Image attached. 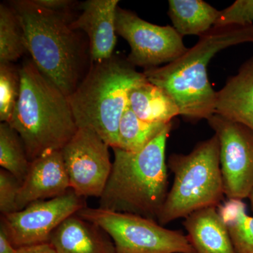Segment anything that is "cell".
<instances>
[{
	"mask_svg": "<svg viewBox=\"0 0 253 253\" xmlns=\"http://www.w3.org/2000/svg\"><path fill=\"white\" fill-rule=\"evenodd\" d=\"M253 24V0H237L229 7L219 11L214 26L221 27Z\"/></svg>",
	"mask_w": 253,
	"mask_h": 253,
	"instance_id": "cell-24",
	"label": "cell"
},
{
	"mask_svg": "<svg viewBox=\"0 0 253 253\" xmlns=\"http://www.w3.org/2000/svg\"><path fill=\"white\" fill-rule=\"evenodd\" d=\"M21 91L20 69L13 63H0V121L9 123Z\"/></svg>",
	"mask_w": 253,
	"mask_h": 253,
	"instance_id": "cell-23",
	"label": "cell"
},
{
	"mask_svg": "<svg viewBox=\"0 0 253 253\" xmlns=\"http://www.w3.org/2000/svg\"><path fill=\"white\" fill-rule=\"evenodd\" d=\"M49 244L57 253H116L109 234L77 214L67 218L55 229Z\"/></svg>",
	"mask_w": 253,
	"mask_h": 253,
	"instance_id": "cell-14",
	"label": "cell"
},
{
	"mask_svg": "<svg viewBox=\"0 0 253 253\" xmlns=\"http://www.w3.org/2000/svg\"><path fill=\"white\" fill-rule=\"evenodd\" d=\"M244 43H253V24L214 26L177 59L143 73L172 98L179 116L208 121L214 114L217 92L208 80V63L221 50Z\"/></svg>",
	"mask_w": 253,
	"mask_h": 253,
	"instance_id": "cell-1",
	"label": "cell"
},
{
	"mask_svg": "<svg viewBox=\"0 0 253 253\" xmlns=\"http://www.w3.org/2000/svg\"><path fill=\"white\" fill-rule=\"evenodd\" d=\"M118 0H87L81 3L82 13L71 21L74 31H83L89 38L91 62L109 59L117 42L116 20Z\"/></svg>",
	"mask_w": 253,
	"mask_h": 253,
	"instance_id": "cell-12",
	"label": "cell"
},
{
	"mask_svg": "<svg viewBox=\"0 0 253 253\" xmlns=\"http://www.w3.org/2000/svg\"><path fill=\"white\" fill-rule=\"evenodd\" d=\"M28 52L40 72L68 97L81 82L85 49L68 16L42 7L34 0H15Z\"/></svg>",
	"mask_w": 253,
	"mask_h": 253,
	"instance_id": "cell-4",
	"label": "cell"
},
{
	"mask_svg": "<svg viewBox=\"0 0 253 253\" xmlns=\"http://www.w3.org/2000/svg\"><path fill=\"white\" fill-rule=\"evenodd\" d=\"M208 121L219 139L224 194L228 200L248 199L253 186V131L217 114Z\"/></svg>",
	"mask_w": 253,
	"mask_h": 253,
	"instance_id": "cell-10",
	"label": "cell"
},
{
	"mask_svg": "<svg viewBox=\"0 0 253 253\" xmlns=\"http://www.w3.org/2000/svg\"><path fill=\"white\" fill-rule=\"evenodd\" d=\"M169 17L181 36L201 37L214 26L219 11L202 0H169Z\"/></svg>",
	"mask_w": 253,
	"mask_h": 253,
	"instance_id": "cell-18",
	"label": "cell"
},
{
	"mask_svg": "<svg viewBox=\"0 0 253 253\" xmlns=\"http://www.w3.org/2000/svg\"><path fill=\"white\" fill-rule=\"evenodd\" d=\"M230 234L236 253H253V217L243 201L228 200L217 207Z\"/></svg>",
	"mask_w": 253,
	"mask_h": 253,
	"instance_id": "cell-20",
	"label": "cell"
},
{
	"mask_svg": "<svg viewBox=\"0 0 253 253\" xmlns=\"http://www.w3.org/2000/svg\"><path fill=\"white\" fill-rule=\"evenodd\" d=\"M183 226L197 253H236L227 226L217 207L198 210L184 218Z\"/></svg>",
	"mask_w": 253,
	"mask_h": 253,
	"instance_id": "cell-16",
	"label": "cell"
},
{
	"mask_svg": "<svg viewBox=\"0 0 253 253\" xmlns=\"http://www.w3.org/2000/svg\"><path fill=\"white\" fill-rule=\"evenodd\" d=\"M0 253H17V249L13 246L4 226L0 224Z\"/></svg>",
	"mask_w": 253,
	"mask_h": 253,
	"instance_id": "cell-28",
	"label": "cell"
},
{
	"mask_svg": "<svg viewBox=\"0 0 253 253\" xmlns=\"http://www.w3.org/2000/svg\"><path fill=\"white\" fill-rule=\"evenodd\" d=\"M167 165L174 178L158 215L161 225L202 208L220 206L225 194L215 134L196 144L189 154H171Z\"/></svg>",
	"mask_w": 253,
	"mask_h": 253,
	"instance_id": "cell-6",
	"label": "cell"
},
{
	"mask_svg": "<svg viewBox=\"0 0 253 253\" xmlns=\"http://www.w3.org/2000/svg\"><path fill=\"white\" fill-rule=\"evenodd\" d=\"M21 182L11 173L1 168L0 169V212L2 214L18 211L17 198Z\"/></svg>",
	"mask_w": 253,
	"mask_h": 253,
	"instance_id": "cell-25",
	"label": "cell"
},
{
	"mask_svg": "<svg viewBox=\"0 0 253 253\" xmlns=\"http://www.w3.org/2000/svg\"><path fill=\"white\" fill-rule=\"evenodd\" d=\"M147 81L127 60L113 54L91 62L87 73L68 101L79 128L91 129L114 149L118 145V128L129 106L131 91Z\"/></svg>",
	"mask_w": 253,
	"mask_h": 253,
	"instance_id": "cell-5",
	"label": "cell"
},
{
	"mask_svg": "<svg viewBox=\"0 0 253 253\" xmlns=\"http://www.w3.org/2000/svg\"><path fill=\"white\" fill-rule=\"evenodd\" d=\"M172 126L138 152L113 149L112 169L99 208L158 220L169 191L166 148Z\"/></svg>",
	"mask_w": 253,
	"mask_h": 253,
	"instance_id": "cell-2",
	"label": "cell"
},
{
	"mask_svg": "<svg viewBox=\"0 0 253 253\" xmlns=\"http://www.w3.org/2000/svg\"><path fill=\"white\" fill-rule=\"evenodd\" d=\"M19 69L21 91L9 124L22 139L31 162L46 153L61 151L78 127L68 96L32 60Z\"/></svg>",
	"mask_w": 253,
	"mask_h": 253,
	"instance_id": "cell-3",
	"label": "cell"
},
{
	"mask_svg": "<svg viewBox=\"0 0 253 253\" xmlns=\"http://www.w3.org/2000/svg\"><path fill=\"white\" fill-rule=\"evenodd\" d=\"M70 189L62 152L46 153L30 163L16 201L18 211L36 201L62 196Z\"/></svg>",
	"mask_w": 253,
	"mask_h": 253,
	"instance_id": "cell-13",
	"label": "cell"
},
{
	"mask_svg": "<svg viewBox=\"0 0 253 253\" xmlns=\"http://www.w3.org/2000/svg\"><path fill=\"white\" fill-rule=\"evenodd\" d=\"M169 123L145 122L128 106L120 122L117 148L129 152H138L159 135Z\"/></svg>",
	"mask_w": 253,
	"mask_h": 253,
	"instance_id": "cell-19",
	"label": "cell"
},
{
	"mask_svg": "<svg viewBox=\"0 0 253 253\" xmlns=\"http://www.w3.org/2000/svg\"><path fill=\"white\" fill-rule=\"evenodd\" d=\"M22 139L9 123L0 124V166L23 183L30 166Z\"/></svg>",
	"mask_w": 253,
	"mask_h": 253,
	"instance_id": "cell-22",
	"label": "cell"
},
{
	"mask_svg": "<svg viewBox=\"0 0 253 253\" xmlns=\"http://www.w3.org/2000/svg\"><path fill=\"white\" fill-rule=\"evenodd\" d=\"M35 2L44 9L57 14L68 16L76 1L70 0H34Z\"/></svg>",
	"mask_w": 253,
	"mask_h": 253,
	"instance_id": "cell-26",
	"label": "cell"
},
{
	"mask_svg": "<svg viewBox=\"0 0 253 253\" xmlns=\"http://www.w3.org/2000/svg\"><path fill=\"white\" fill-rule=\"evenodd\" d=\"M17 253H57L49 243L17 249Z\"/></svg>",
	"mask_w": 253,
	"mask_h": 253,
	"instance_id": "cell-27",
	"label": "cell"
},
{
	"mask_svg": "<svg viewBox=\"0 0 253 253\" xmlns=\"http://www.w3.org/2000/svg\"><path fill=\"white\" fill-rule=\"evenodd\" d=\"M86 207L84 198L70 189L54 199L32 203L21 211L1 216V223L16 249L49 243L67 218Z\"/></svg>",
	"mask_w": 253,
	"mask_h": 253,
	"instance_id": "cell-9",
	"label": "cell"
},
{
	"mask_svg": "<svg viewBox=\"0 0 253 253\" xmlns=\"http://www.w3.org/2000/svg\"><path fill=\"white\" fill-rule=\"evenodd\" d=\"M249 199H250V201H251V209H252V211L253 212V186L252 191H251V194H250Z\"/></svg>",
	"mask_w": 253,
	"mask_h": 253,
	"instance_id": "cell-29",
	"label": "cell"
},
{
	"mask_svg": "<svg viewBox=\"0 0 253 253\" xmlns=\"http://www.w3.org/2000/svg\"><path fill=\"white\" fill-rule=\"evenodd\" d=\"M116 33L130 46L126 58L132 66L149 68L169 63L187 51L183 37L173 26H161L147 22L129 10L118 7Z\"/></svg>",
	"mask_w": 253,
	"mask_h": 253,
	"instance_id": "cell-8",
	"label": "cell"
},
{
	"mask_svg": "<svg viewBox=\"0 0 253 253\" xmlns=\"http://www.w3.org/2000/svg\"><path fill=\"white\" fill-rule=\"evenodd\" d=\"M76 214L106 231L116 253H197L182 231L166 229L155 219L100 208L85 207Z\"/></svg>",
	"mask_w": 253,
	"mask_h": 253,
	"instance_id": "cell-7",
	"label": "cell"
},
{
	"mask_svg": "<svg viewBox=\"0 0 253 253\" xmlns=\"http://www.w3.org/2000/svg\"><path fill=\"white\" fill-rule=\"evenodd\" d=\"M129 106L139 119L147 123L168 124L179 116L172 98L148 81L131 91Z\"/></svg>",
	"mask_w": 253,
	"mask_h": 253,
	"instance_id": "cell-17",
	"label": "cell"
},
{
	"mask_svg": "<svg viewBox=\"0 0 253 253\" xmlns=\"http://www.w3.org/2000/svg\"><path fill=\"white\" fill-rule=\"evenodd\" d=\"M28 52L24 32L11 6L0 4V63H14Z\"/></svg>",
	"mask_w": 253,
	"mask_h": 253,
	"instance_id": "cell-21",
	"label": "cell"
},
{
	"mask_svg": "<svg viewBox=\"0 0 253 253\" xmlns=\"http://www.w3.org/2000/svg\"><path fill=\"white\" fill-rule=\"evenodd\" d=\"M109 147L94 131L79 128L61 150L71 189L78 196L101 197L112 169Z\"/></svg>",
	"mask_w": 253,
	"mask_h": 253,
	"instance_id": "cell-11",
	"label": "cell"
},
{
	"mask_svg": "<svg viewBox=\"0 0 253 253\" xmlns=\"http://www.w3.org/2000/svg\"><path fill=\"white\" fill-rule=\"evenodd\" d=\"M214 114L244 125L253 131V57L216 92Z\"/></svg>",
	"mask_w": 253,
	"mask_h": 253,
	"instance_id": "cell-15",
	"label": "cell"
}]
</instances>
